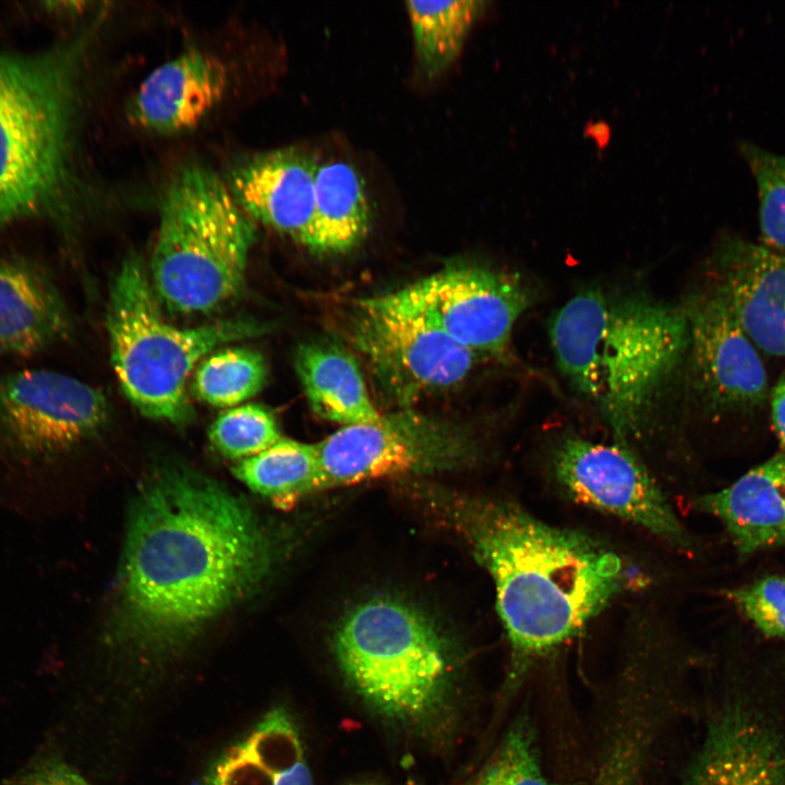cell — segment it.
I'll return each mask as SVG.
<instances>
[{
	"instance_id": "cell-12",
	"label": "cell",
	"mask_w": 785,
	"mask_h": 785,
	"mask_svg": "<svg viewBox=\"0 0 785 785\" xmlns=\"http://www.w3.org/2000/svg\"><path fill=\"white\" fill-rule=\"evenodd\" d=\"M109 407L97 388L51 370L0 377V448L24 459H47L94 436Z\"/></svg>"
},
{
	"instance_id": "cell-28",
	"label": "cell",
	"mask_w": 785,
	"mask_h": 785,
	"mask_svg": "<svg viewBox=\"0 0 785 785\" xmlns=\"http://www.w3.org/2000/svg\"><path fill=\"white\" fill-rule=\"evenodd\" d=\"M480 785H559L543 773L529 715L520 714L510 725Z\"/></svg>"
},
{
	"instance_id": "cell-10",
	"label": "cell",
	"mask_w": 785,
	"mask_h": 785,
	"mask_svg": "<svg viewBox=\"0 0 785 785\" xmlns=\"http://www.w3.org/2000/svg\"><path fill=\"white\" fill-rule=\"evenodd\" d=\"M316 447L324 488L449 471L471 462L476 454L464 428L411 408L381 414L371 423L342 426Z\"/></svg>"
},
{
	"instance_id": "cell-30",
	"label": "cell",
	"mask_w": 785,
	"mask_h": 785,
	"mask_svg": "<svg viewBox=\"0 0 785 785\" xmlns=\"http://www.w3.org/2000/svg\"><path fill=\"white\" fill-rule=\"evenodd\" d=\"M16 785H92L65 762L47 758L33 763Z\"/></svg>"
},
{
	"instance_id": "cell-2",
	"label": "cell",
	"mask_w": 785,
	"mask_h": 785,
	"mask_svg": "<svg viewBox=\"0 0 785 785\" xmlns=\"http://www.w3.org/2000/svg\"><path fill=\"white\" fill-rule=\"evenodd\" d=\"M430 497L492 577L510 645V681L577 636L625 584L620 557L591 536L500 499Z\"/></svg>"
},
{
	"instance_id": "cell-25",
	"label": "cell",
	"mask_w": 785,
	"mask_h": 785,
	"mask_svg": "<svg viewBox=\"0 0 785 785\" xmlns=\"http://www.w3.org/2000/svg\"><path fill=\"white\" fill-rule=\"evenodd\" d=\"M267 364L256 350L225 348L201 361L193 378L194 396L218 408L237 407L255 396L267 379Z\"/></svg>"
},
{
	"instance_id": "cell-15",
	"label": "cell",
	"mask_w": 785,
	"mask_h": 785,
	"mask_svg": "<svg viewBox=\"0 0 785 785\" xmlns=\"http://www.w3.org/2000/svg\"><path fill=\"white\" fill-rule=\"evenodd\" d=\"M317 166V158L300 148L270 150L233 168L227 184L254 221L311 250Z\"/></svg>"
},
{
	"instance_id": "cell-14",
	"label": "cell",
	"mask_w": 785,
	"mask_h": 785,
	"mask_svg": "<svg viewBox=\"0 0 785 785\" xmlns=\"http://www.w3.org/2000/svg\"><path fill=\"white\" fill-rule=\"evenodd\" d=\"M689 329L690 378L713 411L747 410L766 397L768 377L757 347L715 285L683 305Z\"/></svg>"
},
{
	"instance_id": "cell-22",
	"label": "cell",
	"mask_w": 785,
	"mask_h": 785,
	"mask_svg": "<svg viewBox=\"0 0 785 785\" xmlns=\"http://www.w3.org/2000/svg\"><path fill=\"white\" fill-rule=\"evenodd\" d=\"M370 225L371 207L357 168L345 160L318 162L311 251L346 253L364 240Z\"/></svg>"
},
{
	"instance_id": "cell-18",
	"label": "cell",
	"mask_w": 785,
	"mask_h": 785,
	"mask_svg": "<svg viewBox=\"0 0 785 785\" xmlns=\"http://www.w3.org/2000/svg\"><path fill=\"white\" fill-rule=\"evenodd\" d=\"M70 311L49 271L22 256H0V357L29 355L70 337Z\"/></svg>"
},
{
	"instance_id": "cell-9",
	"label": "cell",
	"mask_w": 785,
	"mask_h": 785,
	"mask_svg": "<svg viewBox=\"0 0 785 785\" xmlns=\"http://www.w3.org/2000/svg\"><path fill=\"white\" fill-rule=\"evenodd\" d=\"M343 334L381 394L399 409L458 385L479 358L392 292L354 301L345 316Z\"/></svg>"
},
{
	"instance_id": "cell-7",
	"label": "cell",
	"mask_w": 785,
	"mask_h": 785,
	"mask_svg": "<svg viewBox=\"0 0 785 785\" xmlns=\"http://www.w3.org/2000/svg\"><path fill=\"white\" fill-rule=\"evenodd\" d=\"M331 647L351 689L384 718L416 724L444 706L450 648L419 608L392 597L366 600L340 619Z\"/></svg>"
},
{
	"instance_id": "cell-24",
	"label": "cell",
	"mask_w": 785,
	"mask_h": 785,
	"mask_svg": "<svg viewBox=\"0 0 785 785\" xmlns=\"http://www.w3.org/2000/svg\"><path fill=\"white\" fill-rule=\"evenodd\" d=\"M485 5L481 0L406 2L419 67L428 78L457 59Z\"/></svg>"
},
{
	"instance_id": "cell-26",
	"label": "cell",
	"mask_w": 785,
	"mask_h": 785,
	"mask_svg": "<svg viewBox=\"0 0 785 785\" xmlns=\"http://www.w3.org/2000/svg\"><path fill=\"white\" fill-rule=\"evenodd\" d=\"M209 440L232 460L251 458L279 442L274 414L261 404H242L220 413L209 427Z\"/></svg>"
},
{
	"instance_id": "cell-5",
	"label": "cell",
	"mask_w": 785,
	"mask_h": 785,
	"mask_svg": "<svg viewBox=\"0 0 785 785\" xmlns=\"http://www.w3.org/2000/svg\"><path fill=\"white\" fill-rule=\"evenodd\" d=\"M106 325L112 367L132 404L145 416L176 425L192 419L186 384L214 349L264 334L254 319H227L193 328L167 323L137 255L122 262L109 290Z\"/></svg>"
},
{
	"instance_id": "cell-32",
	"label": "cell",
	"mask_w": 785,
	"mask_h": 785,
	"mask_svg": "<svg viewBox=\"0 0 785 785\" xmlns=\"http://www.w3.org/2000/svg\"><path fill=\"white\" fill-rule=\"evenodd\" d=\"M353 785H374V784H371V783H358V784H353Z\"/></svg>"
},
{
	"instance_id": "cell-29",
	"label": "cell",
	"mask_w": 785,
	"mask_h": 785,
	"mask_svg": "<svg viewBox=\"0 0 785 785\" xmlns=\"http://www.w3.org/2000/svg\"><path fill=\"white\" fill-rule=\"evenodd\" d=\"M727 595L761 633L785 641V576L761 578Z\"/></svg>"
},
{
	"instance_id": "cell-16",
	"label": "cell",
	"mask_w": 785,
	"mask_h": 785,
	"mask_svg": "<svg viewBox=\"0 0 785 785\" xmlns=\"http://www.w3.org/2000/svg\"><path fill=\"white\" fill-rule=\"evenodd\" d=\"M229 70L215 55L191 49L154 69L131 106L133 121L157 134L197 126L225 97Z\"/></svg>"
},
{
	"instance_id": "cell-20",
	"label": "cell",
	"mask_w": 785,
	"mask_h": 785,
	"mask_svg": "<svg viewBox=\"0 0 785 785\" xmlns=\"http://www.w3.org/2000/svg\"><path fill=\"white\" fill-rule=\"evenodd\" d=\"M697 506L725 526L741 554L785 544V452L699 497Z\"/></svg>"
},
{
	"instance_id": "cell-31",
	"label": "cell",
	"mask_w": 785,
	"mask_h": 785,
	"mask_svg": "<svg viewBox=\"0 0 785 785\" xmlns=\"http://www.w3.org/2000/svg\"><path fill=\"white\" fill-rule=\"evenodd\" d=\"M771 414L776 436L785 452V371L771 392Z\"/></svg>"
},
{
	"instance_id": "cell-23",
	"label": "cell",
	"mask_w": 785,
	"mask_h": 785,
	"mask_svg": "<svg viewBox=\"0 0 785 785\" xmlns=\"http://www.w3.org/2000/svg\"><path fill=\"white\" fill-rule=\"evenodd\" d=\"M233 473L254 493L278 506H288L324 488L316 444L285 437L258 455L241 460Z\"/></svg>"
},
{
	"instance_id": "cell-3",
	"label": "cell",
	"mask_w": 785,
	"mask_h": 785,
	"mask_svg": "<svg viewBox=\"0 0 785 785\" xmlns=\"http://www.w3.org/2000/svg\"><path fill=\"white\" fill-rule=\"evenodd\" d=\"M548 335L572 390L626 446L649 424L689 346L683 305L603 288L570 298L550 319Z\"/></svg>"
},
{
	"instance_id": "cell-19",
	"label": "cell",
	"mask_w": 785,
	"mask_h": 785,
	"mask_svg": "<svg viewBox=\"0 0 785 785\" xmlns=\"http://www.w3.org/2000/svg\"><path fill=\"white\" fill-rule=\"evenodd\" d=\"M195 785H314L292 716L283 708L269 710Z\"/></svg>"
},
{
	"instance_id": "cell-13",
	"label": "cell",
	"mask_w": 785,
	"mask_h": 785,
	"mask_svg": "<svg viewBox=\"0 0 785 785\" xmlns=\"http://www.w3.org/2000/svg\"><path fill=\"white\" fill-rule=\"evenodd\" d=\"M552 468L577 502L641 527L673 546L690 544L662 490L628 446L566 436L553 450Z\"/></svg>"
},
{
	"instance_id": "cell-8",
	"label": "cell",
	"mask_w": 785,
	"mask_h": 785,
	"mask_svg": "<svg viewBox=\"0 0 785 785\" xmlns=\"http://www.w3.org/2000/svg\"><path fill=\"white\" fill-rule=\"evenodd\" d=\"M681 785H785V668L730 663L712 677Z\"/></svg>"
},
{
	"instance_id": "cell-21",
	"label": "cell",
	"mask_w": 785,
	"mask_h": 785,
	"mask_svg": "<svg viewBox=\"0 0 785 785\" xmlns=\"http://www.w3.org/2000/svg\"><path fill=\"white\" fill-rule=\"evenodd\" d=\"M294 366L317 416L342 426L379 419L355 357L340 343L305 342L297 349Z\"/></svg>"
},
{
	"instance_id": "cell-27",
	"label": "cell",
	"mask_w": 785,
	"mask_h": 785,
	"mask_svg": "<svg viewBox=\"0 0 785 785\" xmlns=\"http://www.w3.org/2000/svg\"><path fill=\"white\" fill-rule=\"evenodd\" d=\"M741 153L757 185L764 246L785 252V156L753 144H744Z\"/></svg>"
},
{
	"instance_id": "cell-4",
	"label": "cell",
	"mask_w": 785,
	"mask_h": 785,
	"mask_svg": "<svg viewBox=\"0 0 785 785\" xmlns=\"http://www.w3.org/2000/svg\"><path fill=\"white\" fill-rule=\"evenodd\" d=\"M255 221L213 170L191 165L170 182L150 257L153 290L168 310L205 314L242 290Z\"/></svg>"
},
{
	"instance_id": "cell-1",
	"label": "cell",
	"mask_w": 785,
	"mask_h": 785,
	"mask_svg": "<svg viewBox=\"0 0 785 785\" xmlns=\"http://www.w3.org/2000/svg\"><path fill=\"white\" fill-rule=\"evenodd\" d=\"M275 542L242 499L183 467L146 480L131 508L113 641L144 660L183 650L270 575Z\"/></svg>"
},
{
	"instance_id": "cell-17",
	"label": "cell",
	"mask_w": 785,
	"mask_h": 785,
	"mask_svg": "<svg viewBox=\"0 0 785 785\" xmlns=\"http://www.w3.org/2000/svg\"><path fill=\"white\" fill-rule=\"evenodd\" d=\"M720 280L740 326L764 352L785 358V255L739 239L717 254Z\"/></svg>"
},
{
	"instance_id": "cell-11",
	"label": "cell",
	"mask_w": 785,
	"mask_h": 785,
	"mask_svg": "<svg viewBox=\"0 0 785 785\" xmlns=\"http://www.w3.org/2000/svg\"><path fill=\"white\" fill-rule=\"evenodd\" d=\"M395 298L478 357L507 358L518 318L534 294L517 275L486 266H447L397 291Z\"/></svg>"
},
{
	"instance_id": "cell-6",
	"label": "cell",
	"mask_w": 785,
	"mask_h": 785,
	"mask_svg": "<svg viewBox=\"0 0 785 785\" xmlns=\"http://www.w3.org/2000/svg\"><path fill=\"white\" fill-rule=\"evenodd\" d=\"M0 52V228L51 203L69 177L81 46Z\"/></svg>"
}]
</instances>
